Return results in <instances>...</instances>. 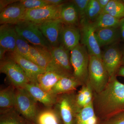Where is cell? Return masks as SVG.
Wrapping results in <instances>:
<instances>
[{
	"instance_id": "cell-13",
	"label": "cell",
	"mask_w": 124,
	"mask_h": 124,
	"mask_svg": "<svg viewBox=\"0 0 124 124\" xmlns=\"http://www.w3.org/2000/svg\"><path fill=\"white\" fill-rule=\"evenodd\" d=\"M26 10L19 1L14 2L0 11V23L15 25L23 20Z\"/></svg>"
},
{
	"instance_id": "cell-8",
	"label": "cell",
	"mask_w": 124,
	"mask_h": 124,
	"mask_svg": "<svg viewBox=\"0 0 124 124\" xmlns=\"http://www.w3.org/2000/svg\"><path fill=\"white\" fill-rule=\"evenodd\" d=\"M0 72L4 73L15 88H23L30 81L21 67L10 59L0 61Z\"/></svg>"
},
{
	"instance_id": "cell-26",
	"label": "cell",
	"mask_w": 124,
	"mask_h": 124,
	"mask_svg": "<svg viewBox=\"0 0 124 124\" xmlns=\"http://www.w3.org/2000/svg\"><path fill=\"white\" fill-rule=\"evenodd\" d=\"M16 99V88L10 85L0 91V109L14 108Z\"/></svg>"
},
{
	"instance_id": "cell-17",
	"label": "cell",
	"mask_w": 124,
	"mask_h": 124,
	"mask_svg": "<svg viewBox=\"0 0 124 124\" xmlns=\"http://www.w3.org/2000/svg\"><path fill=\"white\" fill-rule=\"evenodd\" d=\"M17 35L15 25L1 24L0 27V46L10 53L15 52Z\"/></svg>"
},
{
	"instance_id": "cell-9",
	"label": "cell",
	"mask_w": 124,
	"mask_h": 124,
	"mask_svg": "<svg viewBox=\"0 0 124 124\" xmlns=\"http://www.w3.org/2000/svg\"><path fill=\"white\" fill-rule=\"evenodd\" d=\"M81 44L86 47L89 55L101 58L102 52L95 35V29L86 18L80 21L79 25Z\"/></svg>"
},
{
	"instance_id": "cell-16",
	"label": "cell",
	"mask_w": 124,
	"mask_h": 124,
	"mask_svg": "<svg viewBox=\"0 0 124 124\" xmlns=\"http://www.w3.org/2000/svg\"><path fill=\"white\" fill-rule=\"evenodd\" d=\"M23 88L37 102L42 103L46 107H53L55 104L57 97L45 91L36 84L29 82Z\"/></svg>"
},
{
	"instance_id": "cell-36",
	"label": "cell",
	"mask_w": 124,
	"mask_h": 124,
	"mask_svg": "<svg viewBox=\"0 0 124 124\" xmlns=\"http://www.w3.org/2000/svg\"><path fill=\"white\" fill-rule=\"evenodd\" d=\"M47 4L50 5L59 6L64 4L66 1L63 0H46Z\"/></svg>"
},
{
	"instance_id": "cell-33",
	"label": "cell",
	"mask_w": 124,
	"mask_h": 124,
	"mask_svg": "<svg viewBox=\"0 0 124 124\" xmlns=\"http://www.w3.org/2000/svg\"><path fill=\"white\" fill-rule=\"evenodd\" d=\"M90 0H73L71 1L75 6L79 17L80 21L85 18L86 8Z\"/></svg>"
},
{
	"instance_id": "cell-23",
	"label": "cell",
	"mask_w": 124,
	"mask_h": 124,
	"mask_svg": "<svg viewBox=\"0 0 124 124\" xmlns=\"http://www.w3.org/2000/svg\"><path fill=\"white\" fill-rule=\"evenodd\" d=\"M34 124H63L57 112L54 108H46L39 110Z\"/></svg>"
},
{
	"instance_id": "cell-4",
	"label": "cell",
	"mask_w": 124,
	"mask_h": 124,
	"mask_svg": "<svg viewBox=\"0 0 124 124\" xmlns=\"http://www.w3.org/2000/svg\"><path fill=\"white\" fill-rule=\"evenodd\" d=\"M70 59L73 77L82 86L86 85L89 62V54L86 47L80 43L70 51Z\"/></svg>"
},
{
	"instance_id": "cell-37",
	"label": "cell",
	"mask_w": 124,
	"mask_h": 124,
	"mask_svg": "<svg viewBox=\"0 0 124 124\" xmlns=\"http://www.w3.org/2000/svg\"><path fill=\"white\" fill-rule=\"evenodd\" d=\"M119 27L121 37L124 40V18L120 20Z\"/></svg>"
},
{
	"instance_id": "cell-31",
	"label": "cell",
	"mask_w": 124,
	"mask_h": 124,
	"mask_svg": "<svg viewBox=\"0 0 124 124\" xmlns=\"http://www.w3.org/2000/svg\"><path fill=\"white\" fill-rule=\"evenodd\" d=\"M102 12L97 0H90L86 8L85 18L88 22L93 23Z\"/></svg>"
},
{
	"instance_id": "cell-27",
	"label": "cell",
	"mask_w": 124,
	"mask_h": 124,
	"mask_svg": "<svg viewBox=\"0 0 124 124\" xmlns=\"http://www.w3.org/2000/svg\"><path fill=\"white\" fill-rule=\"evenodd\" d=\"M120 20L109 14L101 13L92 23L96 30L107 28L119 27Z\"/></svg>"
},
{
	"instance_id": "cell-1",
	"label": "cell",
	"mask_w": 124,
	"mask_h": 124,
	"mask_svg": "<svg viewBox=\"0 0 124 124\" xmlns=\"http://www.w3.org/2000/svg\"><path fill=\"white\" fill-rule=\"evenodd\" d=\"M93 104L100 121L124 110V85L116 76L110 78L101 92L93 93Z\"/></svg>"
},
{
	"instance_id": "cell-24",
	"label": "cell",
	"mask_w": 124,
	"mask_h": 124,
	"mask_svg": "<svg viewBox=\"0 0 124 124\" xmlns=\"http://www.w3.org/2000/svg\"><path fill=\"white\" fill-rule=\"evenodd\" d=\"M0 124H34L24 118L14 108L0 109Z\"/></svg>"
},
{
	"instance_id": "cell-29",
	"label": "cell",
	"mask_w": 124,
	"mask_h": 124,
	"mask_svg": "<svg viewBox=\"0 0 124 124\" xmlns=\"http://www.w3.org/2000/svg\"><path fill=\"white\" fill-rule=\"evenodd\" d=\"M101 13L108 14L118 19H121L124 18V2L123 1L110 0Z\"/></svg>"
},
{
	"instance_id": "cell-22",
	"label": "cell",
	"mask_w": 124,
	"mask_h": 124,
	"mask_svg": "<svg viewBox=\"0 0 124 124\" xmlns=\"http://www.w3.org/2000/svg\"><path fill=\"white\" fill-rule=\"evenodd\" d=\"M63 24L79 26L80 18L78 11L72 2L64 3L60 11V18Z\"/></svg>"
},
{
	"instance_id": "cell-12",
	"label": "cell",
	"mask_w": 124,
	"mask_h": 124,
	"mask_svg": "<svg viewBox=\"0 0 124 124\" xmlns=\"http://www.w3.org/2000/svg\"><path fill=\"white\" fill-rule=\"evenodd\" d=\"M43 35L51 47L60 45V32L63 23L59 19L38 24Z\"/></svg>"
},
{
	"instance_id": "cell-18",
	"label": "cell",
	"mask_w": 124,
	"mask_h": 124,
	"mask_svg": "<svg viewBox=\"0 0 124 124\" xmlns=\"http://www.w3.org/2000/svg\"><path fill=\"white\" fill-rule=\"evenodd\" d=\"M95 32L100 48L117 44L121 37L119 26L96 29Z\"/></svg>"
},
{
	"instance_id": "cell-20",
	"label": "cell",
	"mask_w": 124,
	"mask_h": 124,
	"mask_svg": "<svg viewBox=\"0 0 124 124\" xmlns=\"http://www.w3.org/2000/svg\"><path fill=\"white\" fill-rule=\"evenodd\" d=\"M81 84L74 77H65L59 80L53 86L51 93L57 97L63 94L74 92Z\"/></svg>"
},
{
	"instance_id": "cell-42",
	"label": "cell",
	"mask_w": 124,
	"mask_h": 124,
	"mask_svg": "<svg viewBox=\"0 0 124 124\" xmlns=\"http://www.w3.org/2000/svg\"></svg>"
},
{
	"instance_id": "cell-5",
	"label": "cell",
	"mask_w": 124,
	"mask_h": 124,
	"mask_svg": "<svg viewBox=\"0 0 124 124\" xmlns=\"http://www.w3.org/2000/svg\"><path fill=\"white\" fill-rule=\"evenodd\" d=\"M50 51L52 60L46 70L54 71L64 77H73L70 51L60 45L55 47L51 46Z\"/></svg>"
},
{
	"instance_id": "cell-11",
	"label": "cell",
	"mask_w": 124,
	"mask_h": 124,
	"mask_svg": "<svg viewBox=\"0 0 124 124\" xmlns=\"http://www.w3.org/2000/svg\"><path fill=\"white\" fill-rule=\"evenodd\" d=\"M122 57V53L117 44L108 46L102 53L101 59L110 79L116 76L117 70L120 67Z\"/></svg>"
},
{
	"instance_id": "cell-40",
	"label": "cell",
	"mask_w": 124,
	"mask_h": 124,
	"mask_svg": "<svg viewBox=\"0 0 124 124\" xmlns=\"http://www.w3.org/2000/svg\"><path fill=\"white\" fill-rule=\"evenodd\" d=\"M6 51H7L5 49L0 46V61L5 59V54Z\"/></svg>"
},
{
	"instance_id": "cell-14",
	"label": "cell",
	"mask_w": 124,
	"mask_h": 124,
	"mask_svg": "<svg viewBox=\"0 0 124 124\" xmlns=\"http://www.w3.org/2000/svg\"><path fill=\"white\" fill-rule=\"evenodd\" d=\"M9 59L13 60L21 67L29 79L30 82L37 84V76L46 71L45 69L16 52L10 53Z\"/></svg>"
},
{
	"instance_id": "cell-7",
	"label": "cell",
	"mask_w": 124,
	"mask_h": 124,
	"mask_svg": "<svg viewBox=\"0 0 124 124\" xmlns=\"http://www.w3.org/2000/svg\"><path fill=\"white\" fill-rule=\"evenodd\" d=\"M17 33L34 46L50 48L51 46L41 31L38 24L22 20L15 25Z\"/></svg>"
},
{
	"instance_id": "cell-34",
	"label": "cell",
	"mask_w": 124,
	"mask_h": 124,
	"mask_svg": "<svg viewBox=\"0 0 124 124\" xmlns=\"http://www.w3.org/2000/svg\"><path fill=\"white\" fill-rule=\"evenodd\" d=\"M99 124H124V110L100 121Z\"/></svg>"
},
{
	"instance_id": "cell-39",
	"label": "cell",
	"mask_w": 124,
	"mask_h": 124,
	"mask_svg": "<svg viewBox=\"0 0 124 124\" xmlns=\"http://www.w3.org/2000/svg\"><path fill=\"white\" fill-rule=\"evenodd\" d=\"M116 76H120L124 77V66H120L117 70Z\"/></svg>"
},
{
	"instance_id": "cell-30",
	"label": "cell",
	"mask_w": 124,
	"mask_h": 124,
	"mask_svg": "<svg viewBox=\"0 0 124 124\" xmlns=\"http://www.w3.org/2000/svg\"><path fill=\"white\" fill-rule=\"evenodd\" d=\"M30 49L31 45L28 42L17 33L16 47L15 52L31 61Z\"/></svg>"
},
{
	"instance_id": "cell-41",
	"label": "cell",
	"mask_w": 124,
	"mask_h": 124,
	"mask_svg": "<svg viewBox=\"0 0 124 124\" xmlns=\"http://www.w3.org/2000/svg\"></svg>"
},
{
	"instance_id": "cell-2",
	"label": "cell",
	"mask_w": 124,
	"mask_h": 124,
	"mask_svg": "<svg viewBox=\"0 0 124 124\" xmlns=\"http://www.w3.org/2000/svg\"><path fill=\"white\" fill-rule=\"evenodd\" d=\"M76 91L57 96L54 108L59 115L63 124H76L81 108L77 104Z\"/></svg>"
},
{
	"instance_id": "cell-6",
	"label": "cell",
	"mask_w": 124,
	"mask_h": 124,
	"mask_svg": "<svg viewBox=\"0 0 124 124\" xmlns=\"http://www.w3.org/2000/svg\"><path fill=\"white\" fill-rule=\"evenodd\" d=\"M37 102L23 88H16L14 108L21 115L33 123L39 111Z\"/></svg>"
},
{
	"instance_id": "cell-10",
	"label": "cell",
	"mask_w": 124,
	"mask_h": 124,
	"mask_svg": "<svg viewBox=\"0 0 124 124\" xmlns=\"http://www.w3.org/2000/svg\"><path fill=\"white\" fill-rule=\"evenodd\" d=\"M64 4L59 6L48 5L38 8L26 10L22 20L39 24L49 20L59 19Z\"/></svg>"
},
{
	"instance_id": "cell-38",
	"label": "cell",
	"mask_w": 124,
	"mask_h": 124,
	"mask_svg": "<svg viewBox=\"0 0 124 124\" xmlns=\"http://www.w3.org/2000/svg\"><path fill=\"white\" fill-rule=\"evenodd\" d=\"M97 1L102 11L108 5L110 0H97Z\"/></svg>"
},
{
	"instance_id": "cell-28",
	"label": "cell",
	"mask_w": 124,
	"mask_h": 124,
	"mask_svg": "<svg viewBox=\"0 0 124 124\" xmlns=\"http://www.w3.org/2000/svg\"><path fill=\"white\" fill-rule=\"evenodd\" d=\"M76 100L78 105L81 109L90 104L93 100V92L91 88L87 85H82L77 93Z\"/></svg>"
},
{
	"instance_id": "cell-25",
	"label": "cell",
	"mask_w": 124,
	"mask_h": 124,
	"mask_svg": "<svg viewBox=\"0 0 124 124\" xmlns=\"http://www.w3.org/2000/svg\"><path fill=\"white\" fill-rule=\"evenodd\" d=\"M100 122L94 111L93 102L81 108L78 115L76 124H99Z\"/></svg>"
},
{
	"instance_id": "cell-3",
	"label": "cell",
	"mask_w": 124,
	"mask_h": 124,
	"mask_svg": "<svg viewBox=\"0 0 124 124\" xmlns=\"http://www.w3.org/2000/svg\"><path fill=\"white\" fill-rule=\"evenodd\" d=\"M110 79L101 59L89 55L88 75L86 85L91 88L93 93L101 92L108 84Z\"/></svg>"
},
{
	"instance_id": "cell-32",
	"label": "cell",
	"mask_w": 124,
	"mask_h": 124,
	"mask_svg": "<svg viewBox=\"0 0 124 124\" xmlns=\"http://www.w3.org/2000/svg\"><path fill=\"white\" fill-rule=\"evenodd\" d=\"M19 1L26 10L38 8L48 5L46 0H21Z\"/></svg>"
},
{
	"instance_id": "cell-15",
	"label": "cell",
	"mask_w": 124,
	"mask_h": 124,
	"mask_svg": "<svg viewBox=\"0 0 124 124\" xmlns=\"http://www.w3.org/2000/svg\"><path fill=\"white\" fill-rule=\"evenodd\" d=\"M81 34L79 26L63 24L60 38V45L70 51L80 44Z\"/></svg>"
},
{
	"instance_id": "cell-21",
	"label": "cell",
	"mask_w": 124,
	"mask_h": 124,
	"mask_svg": "<svg viewBox=\"0 0 124 124\" xmlns=\"http://www.w3.org/2000/svg\"><path fill=\"white\" fill-rule=\"evenodd\" d=\"M58 73L53 71L46 70L37 77V85L47 93H50L54 85L63 78Z\"/></svg>"
},
{
	"instance_id": "cell-19",
	"label": "cell",
	"mask_w": 124,
	"mask_h": 124,
	"mask_svg": "<svg viewBox=\"0 0 124 124\" xmlns=\"http://www.w3.org/2000/svg\"><path fill=\"white\" fill-rule=\"evenodd\" d=\"M50 48L31 46V62L46 70L52 60Z\"/></svg>"
},
{
	"instance_id": "cell-35",
	"label": "cell",
	"mask_w": 124,
	"mask_h": 124,
	"mask_svg": "<svg viewBox=\"0 0 124 124\" xmlns=\"http://www.w3.org/2000/svg\"><path fill=\"white\" fill-rule=\"evenodd\" d=\"M18 1L17 0H1L0 1V11L5 8L9 5L13 4L14 2Z\"/></svg>"
}]
</instances>
